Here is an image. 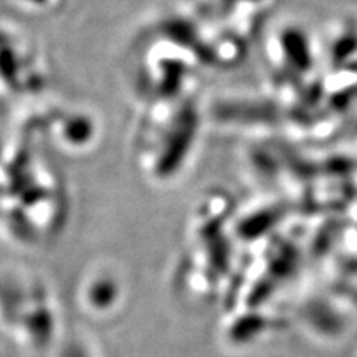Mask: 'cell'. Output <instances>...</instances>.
Segmentation results:
<instances>
[{
    "label": "cell",
    "mask_w": 357,
    "mask_h": 357,
    "mask_svg": "<svg viewBox=\"0 0 357 357\" xmlns=\"http://www.w3.org/2000/svg\"><path fill=\"white\" fill-rule=\"evenodd\" d=\"M98 294H103L102 311H105L103 308L106 307L109 308L110 305H114L119 296V286L116 278L103 273H94L91 277H88L85 282V289H82V298L85 296V304L93 301Z\"/></svg>",
    "instance_id": "1"
}]
</instances>
